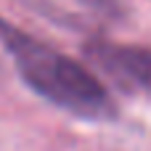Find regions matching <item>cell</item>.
I'll return each mask as SVG.
<instances>
[{
	"label": "cell",
	"mask_w": 151,
	"mask_h": 151,
	"mask_svg": "<svg viewBox=\"0 0 151 151\" xmlns=\"http://www.w3.org/2000/svg\"><path fill=\"white\" fill-rule=\"evenodd\" d=\"M0 45L13 58L21 80L48 104L96 122L117 117V106L109 90L96 80L90 69L58 53L48 42L32 37L21 27L11 24L5 16H0Z\"/></svg>",
	"instance_id": "cell-1"
},
{
	"label": "cell",
	"mask_w": 151,
	"mask_h": 151,
	"mask_svg": "<svg viewBox=\"0 0 151 151\" xmlns=\"http://www.w3.org/2000/svg\"><path fill=\"white\" fill-rule=\"evenodd\" d=\"M85 56L119 90L151 96V48L119 45L96 37L85 42Z\"/></svg>",
	"instance_id": "cell-2"
},
{
	"label": "cell",
	"mask_w": 151,
	"mask_h": 151,
	"mask_svg": "<svg viewBox=\"0 0 151 151\" xmlns=\"http://www.w3.org/2000/svg\"><path fill=\"white\" fill-rule=\"evenodd\" d=\"M88 3H104V0H88Z\"/></svg>",
	"instance_id": "cell-3"
}]
</instances>
